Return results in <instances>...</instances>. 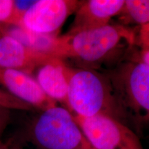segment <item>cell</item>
Instances as JSON below:
<instances>
[{"mask_svg": "<svg viewBox=\"0 0 149 149\" xmlns=\"http://www.w3.org/2000/svg\"><path fill=\"white\" fill-rule=\"evenodd\" d=\"M135 42L133 31L122 25L108 24L97 29L56 36L50 55L64 61L84 63L107 60Z\"/></svg>", "mask_w": 149, "mask_h": 149, "instance_id": "6da1fadb", "label": "cell"}, {"mask_svg": "<svg viewBox=\"0 0 149 149\" xmlns=\"http://www.w3.org/2000/svg\"><path fill=\"white\" fill-rule=\"evenodd\" d=\"M122 118L137 129L149 128V66L137 60L124 63L107 76Z\"/></svg>", "mask_w": 149, "mask_h": 149, "instance_id": "7a4b0ae2", "label": "cell"}, {"mask_svg": "<svg viewBox=\"0 0 149 149\" xmlns=\"http://www.w3.org/2000/svg\"><path fill=\"white\" fill-rule=\"evenodd\" d=\"M67 109L75 116L106 115L122 122L108 77L90 69L70 67Z\"/></svg>", "mask_w": 149, "mask_h": 149, "instance_id": "3957f363", "label": "cell"}, {"mask_svg": "<svg viewBox=\"0 0 149 149\" xmlns=\"http://www.w3.org/2000/svg\"><path fill=\"white\" fill-rule=\"evenodd\" d=\"M24 137L32 149H81L84 139L73 115L57 105L40 111Z\"/></svg>", "mask_w": 149, "mask_h": 149, "instance_id": "277c9868", "label": "cell"}, {"mask_svg": "<svg viewBox=\"0 0 149 149\" xmlns=\"http://www.w3.org/2000/svg\"><path fill=\"white\" fill-rule=\"evenodd\" d=\"M73 116L85 139L95 149H144L139 136L117 119L106 115Z\"/></svg>", "mask_w": 149, "mask_h": 149, "instance_id": "5b68a950", "label": "cell"}, {"mask_svg": "<svg viewBox=\"0 0 149 149\" xmlns=\"http://www.w3.org/2000/svg\"><path fill=\"white\" fill-rule=\"evenodd\" d=\"M82 1L38 0L22 17L17 26L42 35H57L70 15L75 13Z\"/></svg>", "mask_w": 149, "mask_h": 149, "instance_id": "8992f818", "label": "cell"}, {"mask_svg": "<svg viewBox=\"0 0 149 149\" xmlns=\"http://www.w3.org/2000/svg\"><path fill=\"white\" fill-rule=\"evenodd\" d=\"M0 86L40 111L57 105L44 93L32 75L20 70L0 66Z\"/></svg>", "mask_w": 149, "mask_h": 149, "instance_id": "52a82bcc", "label": "cell"}, {"mask_svg": "<svg viewBox=\"0 0 149 149\" xmlns=\"http://www.w3.org/2000/svg\"><path fill=\"white\" fill-rule=\"evenodd\" d=\"M55 57L28 47L9 35L0 36V66L32 74Z\"/></svg>", "mask_w": 149, "mask_h": 149, "instance_id": "ba28073f", "label": "cell"}, {"mask_svg": "<svg viewBox=\"0 0 149 149\" xmlns=\"http://www.w3.org/2000/svg\"><path fill=\"white\" fill-rule=\"evenodd\" d=\"M124 0L82 1L75 12L74 21L67 33L97 29L109 24L122 10Z\"/></svg>", "mask_w": 149, "mask_h": 149, "instance_id": "9c48e42d", "label": "cell"}, {"mask_svg": "<svg viewBox=\"0 0 149 149\" xmlns=\"http://www.w3.org/2000/svg\"><path fill=\"white\" fill-rule=\"evenodd\" d=\"M35 72V79L44 93L67 109L70 67L61 59L53 58L40 66Z\"/></svg>", "mask_w": 149, "mask_h": 149, "instance_id": "30bf717a", "label": "cell"}, {"mask_svg": "<svg viewBox=\"0 0 149 149\" xmlns=\"http://www.w3.org/2000/svg\"><path fill=\"white\" fill-rule=\"evenodd\" d=\"M118 15L126 23L141 26L149 23V0H124Z\"/></svg>", "mask_w": 149, "mask_h": 149, "instance_id": "8fae6325", "label": "cell"}, {"mask_svg": "<svg viewBox=\"0 0 149 149\" xmlns=\"http://www.w3.org/2000/svg\"><path fill=\"white\" fill-rule=\"evenodd\" d=\"M0 107L8 110L20 111H31L34 109L29 104L24 103L1 88H0Z\"/></svg>", "mask_w": 149, "mask_h": 149, "instance_id": "7c38bea8", "label": "cell"}, {"mask_svg": "<svg viewBox=\"0 0 149 149\" xmlns=\"http://www.w3.org/2000/svg\"><path fill=\"white\" fill-rule=\"evenodd\" d=\"M14 14V0H0V24H11Z\"/></svg>", "mask_w": 149, "mask_h": 149, "instance_id": "4fadbf2b", "label": "cell"}, {"mask_svg": "<svg viewBox=\"0 0 149 149\" xmlns=\"http://www.w3.org/2000/svg\"><path fill=\"white\" fill-rule=\"evenodd\" d=\"M139 42L142 50L149 51V23L139 28Z\"/></svg>", "mask_w": 149, "mask_h": 149, "instance_id": "5bb4252c", "label": "cell"}, {"mask_svg": "<svg viewBox=\"0 0 149 149\" xmlns=\"http://www.w3.org/2000/svg\"><path fill=\"white\" fill-rule=\"evenodd\" d=\"M9 110L0 107V133L3 131L8 120Z\"/></svg>", "mask_w": 149, "mask_h": 149, "instance_id": "9a60e30c", "label": "cell"}, {"mask_svg": "<svg viewBox=\"0 0 149 149\" xmlns=\"http://www.w3.org/2000/svg\"><path fill=\"white\" fill-rule=\"evenodd\" d=\"M138 60L142 61L149 66V51L141 49L139 53V58Z\"/></svg>", "mask_w": 149, "mask_h": 149, "instance_id": "2e32d148", "label": "cell"}, {"mask_svg": "<svg viewBox=\"0 0 149 149\" xmlns=\"http://www.w3.org/2000/svg\"><path fill=\"white\" fill-rule=\"evenodd\" d=\"M81 149H95V148H93V147L89 144L88 141H87V140L84 137V141H83L82 148H81Z\"/></svg>", "mask_w": 149, "mask_h": 149, "instance_id": "e0dca14e", "label": "cell"}, {"mask_svg": "<svg viewBox=\"0 0 149 149\" xmlns=\"http://www.w3.org/2000/svg\"><path fill=\"white\" fill-rule=\"evenodd\" d=\"M0 149H10V145L3 142V141L0 139Z\"/></svg>", "mask_w": 149, "mask_h": 149, "instance_id": "ac0fdd59", "label": "cell"}, {"mask_svg": "<svg viewBox=\"0 0 149 149\" xmlns=\"http://www.w3.org/2000/svg\"><path fill=\"white\" fill-rule=\"evenodd\" d=\"M10 149H26L24 147L21 146L20 144H13L10 145Z\"/></svg>", "mask_w": 149, "mask_h": 149, "instance_id": "d6986e66", "label": "cell"}]
</instances>
